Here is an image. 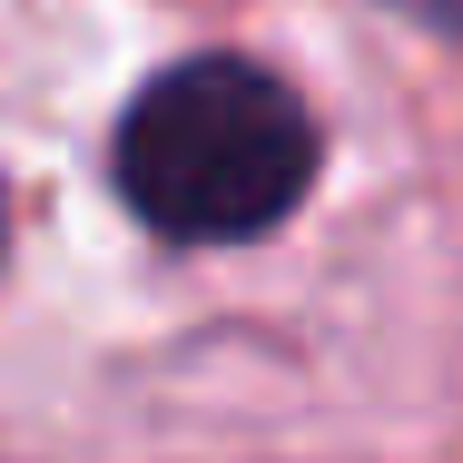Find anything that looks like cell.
Listing matches in <instances>:
<instances>
[{
    "instance_id": "6da1fadb",
    "label": "cell",
    "mask_w": 463,
    "mask_h": 463,
    "mask_svg": "<svg viewBox=\"0 0 463 463\" xmlns=\"http://www.w3.org/2000/svg\"><path fill=\"white\" fill-rule=\"evenodd\" d=\"M118 197L158 227V237H197V247H237L267 237L316 178V118L257 60H178L118 118Z\"/></svg>"
},
{
    "instance_id": "7a4b0ae2",
    "label": "cell",
    "mask_w": 463,
    "mask_h": 463,
    "mask_svg": "<svg viewBox=\"0 0 463 463\" xmlns=\"http://www.w3.org/2000/svg\"><path fill=\"white\" fill-rule=\"evenodd\" d=\"M394 10H414V20H434V30H454V40H463V0H394Z\"/></svg>"
},
{
    "instance_id": "3957f363",
    "label": "cell",
    "mask_w": 463,
    "mask_h": 463,
    "mask_svg": "<svg viewBox=\"0 0 463 463\" xmlns=\"http://www.w3.org/2000/svg\"><path fill=\"white\" fill-rule=\"evenodd\" d=\"M0 237H10V227H0Z\"/></svg>"
}]
</instances>
